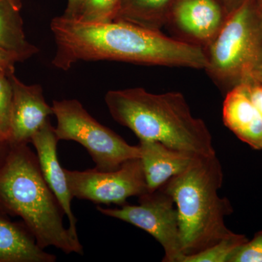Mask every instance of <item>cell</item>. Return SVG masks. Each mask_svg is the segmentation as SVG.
<instances>
[{"mask_svg":"<svg viewBox=\"0 0 262 262\" xmlns=\"http://www.w3.org/2000/svg\"><path fill=\"white\" fill-rule=\"evenodd\" d=\"M23 61V60L15 53L0 48V70L5 72L14 70L16 62Z\"/></svg>","mask_w":262,"mask_h":262,"instance_id":"cell-22","label":"cell"},{"mask_svg":"<svg viewBox=\"0 0 262 262\" xmlns=\"http://www.w3.org/2000/svg\"><path fill=\"white\" fill-rule=\"evenodd\" d=\"M51 29L56 45L52 63L70 70L79 61H119L144 65L206 70L208 60L201 46L167 37L126 22L91 24L58 16Z\"/></svg>","mask_w":262,"mask_h":262,"instance_id":"cell-1","label":"cell"},{"mask_svg":"<svg viewBox=\"0 0 262 262\" xmlns=\"http://www.w3.org/2000/svg\"><path fill=\"white\" fill-rule=\"evenodd\" d=\"M15 70L6 72L13 87L10 119V143L28 144L33 136L53 115L40 84L27 85L15 77Z\"/></svg>","mask_w":262,"mask_h":262,"instance_id":"cell-9","label":"cell"},{"mask_svg":"<svg viewBox=\"0 0 262 262\" xmlns=\"http://www.w3.org/2000/svg\"><path fill=\"white\" fill-rule=\"evenodd\" d=\"M122 0H82L75 20L84 23L114 21Z\"/></svg>","mask_w":262,"mask_h":262,"instance_id":"cell-18","label":"cell"},{"mask_svg":"<svg viewBox=\"0 0 262 262\" xmlns=\"http://www.w3.org/2000/svg\"><path fill=\"white\" fill-rule=\"evenodd\" d=\"M148 191L153 192L189 167L196 155L171 149L155 141L139 140Z\"/></svg>","mask_w":262,"mask_h":262,"instance_id":"cell-12","label":"cell"},{"mask_svg":"<svg viewBox=\"0 0 262 262\" xmlns=\"http://www.w3.org/2000/svg\"><path fill=\"white\" fill-rule=\"evenodd\" d=\"M244 85L250 101L262 116V85L260 82L241 84Z\"/></svg>","mask_w":262,"mask_h":262,"instance_id":"cell-21","label":"cell"},{"mask_svg":"<svg viewBox=\"0 0 262 262\" xmlns=\"http://www.w3.org/2000/svg\"><path fill=\"white\" fill-rule=\"evenodd\" d=\"M260 83H261V84L262 85V80H261V82H260Z\"/></svg>","mask_w":262,"mask_h":262,"instance_id":"cell-27","label":"cell"},{"mask_svg":"<svg viewBox=\"0 0 262 262\" xmlns=\"http://www.w3.org/2000/svg\"><path fill=\"white\" fill-rule=\"evenodd\" d=\"M0 212L20 217L43 249L53 246L66 254H83L80 239L63 225L64 211L28 144H11L0 167Z\"/></svg>","mask_w":262,"mask_h":262,"instance_id":"cell-2","label":"cell"},{"mask_svg":"<svg viewBox=\"0 0 262 262\" xmlns=\"http://www.w3.org/2000/svg\"><path fill=\"white\" fill-rule=\"evenodd\" d=\"M105 103L114 120L128 127L139 140L158 141L196 156L216 155L206 122L193 116L181 93L116 90L108 91Z\"/></svg>","mask_w":262,"mask_h":262,"instance_id":"cell-3","label":"cell"},{"mask_svg":"<svg viewBox=\"0 0 262 262\" xmlns=\"http://www.w3.org/2000/svg\"><path fill=\"white\" fill-rule=\"evenodd\" d=\"M55 255L39 247L23 224L12 222L0 212V262H55Z\"/></svg>","mask_w":262,"mask_h":262,"instance_id":"cell-14","label":"cell"},{"mask_svg":"<svg viewBox=\"0 0 262 262\" xmlns=\"http://www.w3.org/2000/svg\"><path fill=\"white\" fill-rule=\"evenodd\" d=\"M13 87L6 72L0 70V138L10 141V119Z\"/></svg>","mask_w":262,"mask_h":262,"instance_id":"cell-19","label":"cell"},{"mask_svg":"<svg viewBox=\"0 0 262 262\" xmlns=\"http://www.w3.org/2000/svg\"><path fill=\"white\" fill-rule=\"evenodd\" d=\"M64 172L72 196L96 204L122 206L127 198L149 192L141 158L127 160L111 171L94 168Z\"/></svg>","mask_w":262,"mask_h":262,"instance_id":"cell-8","label":"cell"},{"mask_svg":"<svg viewBox=\"0 0 262 262\" xmlns=\"http://www.w3.org/2000/svg\"><path fill=\"white\" fill-rule=\"evenodd\" d=\"M10 146V141L3 140L0 138V167L2 166L6 159L7 155L9 152Z\"/></svg>","mask_w":262,"mask_h":262,"instance_id":"cell-25","label":"cell"},{"mask_svg":"<svg viewBox=\"0 0 262 262\" xmlns=\"http://www.w3.org/2000/svg\"><path fill=\"white\" fill-rule=\"evenodd\" d=\"M223 121L241 141L262 149V116L250 101L243 84L229 90L223 103Z\"/></svg>","mask_w":262,"mask_h":262,"instance_id":"cell-13","label":"cell"},{"mask_svg":"<svg viewBox=\"0 0 262 262\" xmlns=\"http://www.w3.org/2000/svg\"><path fill=\"white\" fill-rule=\"evenodd\" d=\"M258 3H259L260 6H261V10H262V0H258Z\"/></svg>","mask_w":262,"mask_h":262,"instance_id":"cell-26","label":"cell"},{"mask_svg":"<svg viewBox=\"0 0 262 262\" xmlns=\"http://www.w3.org/2000/svg\"><path fill=\"white\" fill-rule=\"evenodd\" d=\"M56 117L55 131L58 140L74 141L87 150L96 170L111 171L127 160L141 158L139 145L132 146L101 125L76 99L53 101Z\"/></svg>","mask_w":262,"mask_h":262,"instance_id":"cell-6","label":"cell"},{"mask_svg":"<svg viewBox=\"0 0 262 262\" xmlns=\"http://www.w3.org/2000/svg\"><path fill=\"white\" fill-rule=\"evenodd\" d=\"M178 0H122L115 20L126 22L151 30L168 23Z\"/></svg>","mask_w":262,"mask_h":262,"instance_id":"cell-16","label":"cell"},{"mask_svg":"<svg viewBox=\"0 0 262 262\" xmlns=\"http://www.w3.org/2000/svg\"><path fill=\"white\" fill-rule=\"evenodd\" d=\"M229 262H262V231L241 246Z\"/></svg>","mask_w":262,"mask_h":262,"instance_id":"cell-20","label":"cell"},{"mask_svg":"<svg viewBox=\"0 0 262 262\" xmlns=\"http://www.w3.org/2000/svg\"><path fill=\"white\" fill-rule=\"evenodd\" d=\"M225 10L226 15H228L232 10L239 6L244 0H218Z\"/></svg>","mask_w":262,"mask_h":262,"instance_id":"cell-24","label":"cell"},{"mask_svg":"<svg viewBox=\"0 0 262 262\" xmlns=\"http://www.w3.org/2000/svg\"><path fill=\"white\" fill-rule=\"evenodd\" d=\"M206 70L216 82L233 88L262 80V10L244 0L226 16L208 43Z\"/></svg>","mask_w":262,"mask_h":262,"instance_id":"cell-5","label":"cell"},{"mask_svg":"<svg viewBox=\"0 0 262 262\" xmlns=\"http://www.w3.org/2000/svg\"><path fill=\"white\" fill-rule=\"evenodd\" d=\"M82 0H68L67 9L63 16L67 18L74 19L77 16Z\"/></svg>","mask_w":262,"mask_h":262,"instance_id":"cell-23","label":"cell"},{"mask_svg":"<svg viewBox=\"0 0 262 262\" xmlns=\"http://www.w3.org/2000/svg\"><path fill=\"white\" fill-rule=\"evenodd\" d=\"M21 8V0H0V48L15 53L24 61L39 49L26 37Z\"/></svg>","mask_w":262,"mask_h":262,"instance_id":"cell-15","label":"cell"},{"mask_svg":"<svg viewBox=\"0 0 262 262\" xmlns=\"http://www.w3.org/2000/svg\"><path fill=\"white\" fill-rule=\"evenodd\" d=\"M120 208L97 207L101 214L139 227L159 242L164 262H179L182 256L179 213L172 196L163 187L139 196V205L125 204Z\"/></svg>","mask_w":262,"mask_h":262,"instance_id":"cell-7","label":"cell"},{"mask_svg":"<svg viewBox=\"0 0 262 262\" xmlns=\"http://www.w3.org/2000/svg\"><path fill=\"white\" fill-rule=\"evenodd\" d=\"M248 241L244 234L233 232L200 252L183 256L179 262H229L232 255Z\"/></svg>","mask_w":262,"mask_h":262,"instance_id":"cell-17","label":"cell"},{"mask_svg":"<svg viewBox=\"0 0 262 262\" xmlns=\"http://www.w3.org/2000/svg\"><path fill=\"white\" fill-rule=\"evenodd\" d=\"M226 16L218 0H178L170 20L189 37L208 44L220 30Z\"/></svg>","mask_w":262,"mask_h":262,"instance_id":"cell-11","label":"cell"},{"mask_svg":"<svg viewBox=\"0 0 262 262\" xmlns=\"http://www.w3.org/2000/svg\"><path fill=\"white\" fill-rule=\"evenodd\" d=\"M59 141L57 138L55 127L49 120L33 136L31 143L34 146L43 178L64 211L69 220L68 229L76 239H78L77 231V220L72 210V200L64 168H62L57 154V146Z\"/></svg>","mask_w":262,"mask_h":262,"instance_id":"cell-10","label":"cell"},{"mask_svg":"<svg viewBox=\"0 0 262 262\" xmlns=\"http://www.w3.org/2000/svg\"><path fill=\"white\" fill-rule=\"evenodd\" d=\"M223 180L216 155L196 156L187 168L162 186L178 209L182 256L200 252L233 233L225 222L233 208L219 194Z\"/></svg>","mask_w":262,"mask_h":262,"instance_id":"cell-4","label":"cell"}]
</instances>
